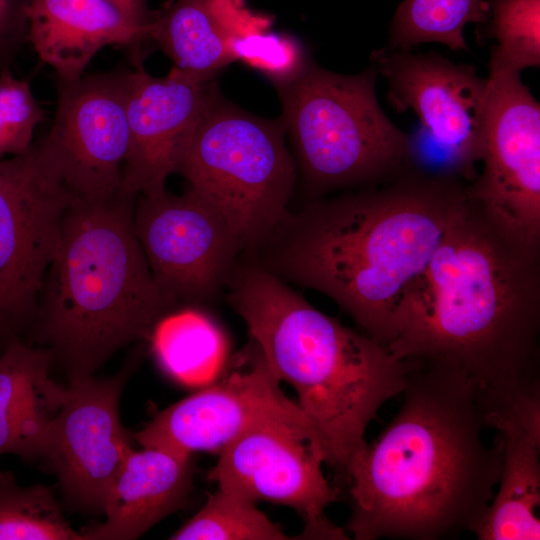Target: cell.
<instances>
[{
  "mask_svg": "<svg viewBox=\"0 0 540 540\" xmlns=\"http://www.w3.org/2000/svg\"><path fill=\"white\" fill-rule=\"evenodd\" d=\"M467 185L407 164L381 187L289 211L251 255L283 281L331 298L387 347L403 297L465 203Z\"/></svg>",
  "mask_w": 540,
  "mask_h": 540,
  "instance_id": "cell-1",
  "label": "cell"
},
{
  "mask_svg": "<svg viewBox=\"0 0 540 540\" xmlns=\"http://www.w3.org/2000/svg\"><path fill=\"white\" fill-rule=\"evenodd\" d=\"M410 362L398 413L346 470L356 540L472 532L499 480L501 439L486 444L474 386L452 370Z\"/></svg>",
  "mask_w": 540,
  "mask_h": 540,
  "instance_id": "cell-2",
  "label": "cell"
},
{
  "mask_svg": "<svg viewBox=\"0 0 540 540\" xmlns=\"http://www.w3.org/2000/svg\"><path fill=\"white\" fill-rule=\"evenodd\" d=\"M540 250L467 196L401 302L396 358L452 370L476 392L539 378Z\"/></svg>",
  "mask_w": 540,
  "mask_h": 540,
  "instance_id": "cell-3",
  "label": "cell"
},
{
  "mask_svg": "<svg viewBox=\"0 0 540 540\" xmlns=\"http://www.w3.org/2000/svg\"><path fill=\"white\" fill-rule=\"evenodd\" d=\"M225 290L275 376L294 388L298 407L325 439L330 465L345 476L380 407L405 389L412 363L322 313L245 252Z\"/></svg>",
  "mask_w": 540,
  "mask_h": 540,
  "instance_id": "cell-4",
  "label": "cell"
},
{
  "mask_svg": "<svg viewBox=\"0 0 540 540\" xmlns=\"http://www.w3.org/2000/svg\"><path fill=\"white\" fill-rule=\"evenodd\" d=\"M136 198H75L63 217L33 323L68 379L93 375L116 351L150 336L176 307L155 282L136 236Z\"/></svg>",
  "mask_w": 540,
  "mask_h": 540,
  "instance_id": "cell-5",
  "label": "cell"
},
{
  "mask_svg": "<svg viewBox=\"0 0 540 540\" xmlns=\"http://www.w3.org/2000/svg\"><path fill=\"white\" fill-rule=\"evenodd\" d=\"M377 71L341 75L310 63L276 86L281 121L312 199L333 190L374 187L407 164L410 136L389 120L376 96Z\"/></svg>",
  "mask_w": 540,
  "mask_h": 540,
  "instance_id": "cell-6",
  "label": "cell"
},
{
  "mask_svg": "<svg viewBox=\"0 0 540 540\" xmlns=\"http://www.w3.org/2000/svg\"><path fill=\"white\" fill-rule=\"evenodd\" d=\"M280 120L252 115L214 89L177 173L255 253L289 210L297 164Z\"/></svg>",
  "mask_w": 540,
  "mask_h": 540,
  "instance_id": "cell-7",
  "label": "cell"
},
{
  "mask_svg": "<svg viewBox=\"0 0 540 540\" xmlns=\"http://www.w3.org/2000/svg\"><path fill=\"white\" fill-rule=\"evenodd\" d=\"M75 198L48 134L0 161V326L8 339L34 321L63 217Z\"/></svg>",
  "mask_w": 540,
  "mask_h": 540,
  "instance_id": "cell-8",
  "label": "cell"
},
{
  "mask_svg": "<svg viewBox=\"0 0 540 540\" xmlns=\"http://www.w3.org/2000/svg\"><path fill=\"white\" fill-rule=\"evenodd\" d=\"M483 169L467 196L521 244L540 250V105L520 72L490 54Z\"/></svg>",
  "mask_w": 540,
  "mask_h": 540,
  "instance_id": "cell-9",
  "label": "cell"
},
{
  "mask_svg": "<svg viewBox=\"0 0 540 540\" xmlns=\"http://www.w3.org/2000/svg\"><path fill=\"white\" fill-rule=\"evenodd\" d=\"M372 66L388 84V100L398 110H413L436 152L422 171L475 180L481 160L487 79L474 66L455 64L438 53L382 48Z\"/></svg>",
  "mask_w": 540,
  "mask_h": 540,
  "instance_id": "cell-10",
  "label": "cell"
},
{
  "mask_svg": "<svg viewBox=\"0 0 540 540\" xmlns=\"http://www.w3.org/2000/svg\"><path fill=\"white\" fill-rule=\"evenodd\" d=\"M208 478L218 488L256 502L293 508L304 520L301 539H348L325 515L338 490L325 478L326 441L313 428L266 424L243 433L220 452Z\"/></svg>",
  "mask_w": 540,
  "mask_h": 540,
  "instance_id": "cell-11",
  "label": "cell"
},
{
  "mask_svg": "<svg viewBox=\"0 0 540 540\" xmlns=\"http://www.w3.org/2000/svg\"><path fill=\"white\" fill-rule=\"evenodd\" d=\"M133 224L155 282L175 306L215 301L244 252L222 215L190 189L137 196Z\"/></svg>",
  "mask_w": 540,
  "mask_h": 540,
  "instance_id": "cell-12",
  "label": "cell"
},
{
  "mask_svg": "<svg viewBox=\"0 0 540 540\" xmlns=\"http://www.w3.org/2000/svg\"><path fill=\"white\" fill-rule=\"evenodd\" d=\"M251 344L245 357L246 368L159 412L134 434L137 442L142 447L191 455L198 451L220 452L243 433L266 424L318 430L283 394L280 381L259 347L253 340Z\"/></svg>",
  "mask_w": 540,
  "mask_h": 540,
  "instance_id": "cell-13",
  "label": "cell"
},
{
  "mask_svg": "<svg viewBox=\"0 0 540 540\" xmlns=\"http://www.w3.org/2000/svg\"><path fill=\"white\" fill-rule=\"evenodd\" d=\"M132 362L108 378L69 379L60 411L48 430L42 459L73 509L103 513L111 484L132 449L119 402Z\"/></svg>",
  "mask_w": 540,
  "mask_h": 540,
  "instance_id": "cell-14",
  "label": "cell"
},
{
  "mask_svg": "<svg viewBox=\"0 0 540 540\" xmlns=\"http://www.w3.org/2000/svg\"><path fill=\"white\" fill-rule=\"evenodd\" d=\"M127 69L56 77L57 108L49 137L76 198L108 201L122 193L128 150Z\"/></svg>",
  "mask_w": 540,
  "mask_h": 540,
  "instance_id": "cell-15",
  "label": "cell"
},
{
  "mask_svg": "<svg viewBox=\"0 0 540 540\" xmlns=\"http://www.w3.org/2000/svg\"><path fill=\"white\" fill-rule=\"evenodd\" d=\"M135 65L129 73L122 181V192L133 197L166 190V180L177 173L217 87L214 79L200 80L174 67L156 77L139 60Z\"/></svg>",
  "mask_w": 540,
  "mask_h": 540,
  "instance_id": "cell-16",
  "label": "cell"
},
{
  "mask_svg": "<svg viewBox=\"0 0 540 540\" xmlns=\"http://www.w3.org/2000/svg\"><path fill=\"white\" fill-rule=\"evenodd\" d=\"M191 455L157 447L131 449L108 491L105 521L81 529L84 540H133L185 503Z\"/></svg>",
  "mask_w": 540,
  "mask_h": 540,
  "instance_id": "cell-17",
  "label": "cell"
},
{
  "mask_svg": "<svg viewBox=\"0 0 540 540\" xmlns=\"http://www.w3.org/2000/svg\"><path fill=\"white\" fill-rule=\"evenodd\" d=\"M145 37L146 27L107 0H32L28 11L27 43L64 80L82 76L102 48Z\"/></svg>",
  "mask_w": 540,
  "mask_h": 540,
  "instance_id": "cell-18",
  "label": "cell"
},
{
  "mask_svg": "<svg viewBox=\"0 0 540 540\" xmlns=\"http://www.w3.org/2000/svg\"><path fill=\"white\" fill-rule=\"evenodd\" d=\"M53 355L17 337L0 354V456L42 459L50 425L67 388L49 376Z\"/></svg>",
  "mask_w": 540,
  "mask_h": 540,
  "instance_id": "cell-19",
  "label": "cell"
},
{
  "mask_svg": "<svg viewBox=\"0 0 540 540\" xmlns=\"http://www.w3.org/2000/svg\"><path fill=\"white\" fill-rule=\"evenodd\" d=\"M498 489L472 530L480 540L540 539V441L517 427L498 430Z\"/></svg>",
  "mask_w": 540,
  "mask_h": 540,
  "instance_id": "cell-20",
  "label": "cell"
},
{
  "mask_svg": "<svg viewBox=\"0 0 540 540\" xmlns=\"http://www.w3.org/2000/svg\"><path fill=\"white\" fill-rule=\"evenodd\" d=\"M173 61V67L200 80H211L234 61L222 27L208 0H174L146 26Z\"/></svg>",
  "mask_w": 540,
  "mask_h": 540,
  "instance_id": "cell-21",
  "label": "cell"
},
{
  "mask_svg": "<svg viewBox=\"0 0 540 540\" xmlns=\"http://www.w3.org/2000/svg\"><path fill=\"white\" fill-rule=\"evenodd\" d=\"M150 338L159 365L185 385L211 381L226 356L227 342L222 330L194 306L163 316Z\"/></svg>",
  "mask_w": 540,
  "mask_h": 540,
  "instance_id": "cell-22",
  "label": "cell"
},
{
  "mask_svg": "<svg viewBox=\"0 0 540 540\" xmlns=\"http://www.w3.org/2000/svg\"><path fill=\"white\" fill-rule=\"evenodd\" d=\"M484 0H403L388 30L390 50H406L425 43H440L452 51L467 50L463 30L486 19Z\"/></svg>",
  "mask_w": 540,
  "mask_h": 540,
  "instance_id": "cell-23",
  "label": "cell"
},
{
  "mask_svg": "<svg viewBox=\"0 0 540 540\" xmlns=\"http://www.w3.org/2000/svg\"><path fill=\"white\" fill-rule=\"evenodd\" d=\"M0 540H84L63 515L52 489L20 486L0 470Z\"/></svg>",
  "mask_w": 540,
  "mask_h": 540,
  "instance_id": "cell-24",
  "label": "cell"
},
{
  "mask_svg": "<svg viewBox=\"0 0 540 540\" xmlns=\"http://www.w3.org/2000/svg\"><path fill=\"white\" fill-rule=\"evenodd\" d=\"M169 539L287 540L291 537L262 513L255 502L218 488Z\"/></svg>",
  "mask_w": 540,
  "mask_h": 540,
  "instance_id": "cell-25",
  "label": "cell"
},
{
  "mask_svg": "<svg viewBox=\"0 0 540 540\" xmlns=\"http://www.w3.org/2000/svg\"><path fill=\"white\" fill-rule=\"evenodd\" d=\"M491 53L519 71L540 65V0H484Z\"/></svg>",
  "mask_w": 540,
  "mask_h": 540,
  "instance_id": "cell-26",
  "label": "cell"
},
{
  "mask_svg": "<svg viewBox=\"0 0 540 540\" xmlns=\"http://www.w3.org/2000/svg\"><path fill=\"white\" fill-rule=\"evenodd\" d=\"M272 19L263 15L228 41L235 60L262 71L275 86L299 77L311 63L303 46L290 36L270 30Z\"/></svg>",
  "mask_w": 540,
  "mask_h": 540,
  "instance_id": "cell-27",
  "label": "cell"
},
{
  "mask_svg": "<svg viewBox=\"0 0 540 540\" xmlns=\"http://www.w3.org/2000/svg\"><path fill=\"white\" fill-rule=\"evenodd\" d=\"M45 112L27 81L16 78L11 67L0 70V157L18 155L31 146Z\"/></svg>",
  "mask_w": 540,
  "mask_h": 540,
  "instance_id": "cell-28",
  "label": "cell"
},
{
  "mask_svg": "<svg viewBox=\"0 0 540 540\" xmlns=\"http://www.w3.org/2000/svg\"><path fill=\"white\" fill-rule=\"evenodd\" d=\"M486 427H517L540 441V378L476 392Z\"/></svg>",
  "mask_w": 540,
  "mask_h": 540,
  "instance_id": "cell-29",
  "label": "cell"
},
{
  "mask_svg": "<svg viewBox=\"0 0 540 540\" xmlns=\"http://www.w3.org/2000/svg\"><path fill=\"white\" fill-rule=\"evenodd\" d=\"M32 0H0V70L11 64L28 38Z\"/></svg>",
  "mask_w": 540,
  "mask_h": 540,
  "instance_id": "cell-30",
  "label": "cell"
},
{
  "mask_svg": "<svg viewBox=\"0 0 540 540\" xmlns=\"http://www.w3.org/2000/svg\"><path fill=\"white\" fill-rule=\"evenodd\" d=\"M119 8L130 20L141 27H146L152 19L147 0H107Z\"/></svg>",
  "mask_w": 540,
  "mask_h": 540,
  "instance_id": "cell-31",
  "label": "cell"
},
{
  "mask_svg": "<svg viewBox=\"0 0 540 540\" xmlns=\"http://www.w3.org/2000/svg\"><path fill=\"white\" fill-rule=\"evenodd\" d=\"M4 338H7V341H8V337L7 335L5 334L4 330L2 329V327L0 326V341Z\"/></svg>",
  "mask_w": 540,
  "mask_h": 540,
  "instance_id": "cell-32",
  "label": "cell"
}]
</instances>
